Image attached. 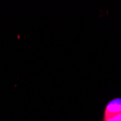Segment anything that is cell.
Listing matches in <instances>:
<instances>
[{
	"label": "cell",
	"mask_w": 121,
	"mask_h": 121,
	"mask_svg": "<svg viewBox=\"0 0 121 121\" xmlns=\"http://www.w3.org/2000/svg\"><path fill=\"white\" fill-rule=\"evenodd\" d=\"M120 112H121V99H115L108 103L104 115L115 114Z\"/></svg>",
	"instance_id": "6da1fadb"
},
{
	"label": "cell",
	"mask_w": 121,
	"mask_h": 121,
	"mask_svg": "<svg viewBox=\"0 0 121 121\" xmlns=\"http://www.w3.org/2000/svg\"><path fill=\"white\" fill-rule=\"evenodd\" d=\"M103 121H121V112L115 114L104 115Z\"/></svg>",
	"instance_id": "7a4b0ae2"
}]
</instances>
